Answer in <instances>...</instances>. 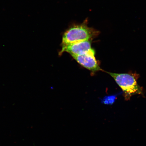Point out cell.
I'll use <instances>...</instances> for the list:
<instances>
[{"label":"cell","mask_w":146,"mask_h":146,"mask_svg":"<svg viewBox=\"0 0 146 146\" xmlns=\"http://www.w3.org/2000/svg\"><path fill=\"white\" fill-rule=\"evenodd\" d=\"M114 78L117 84L122 89L125 100H130L133 96L143 95L142 87L139 85L137 80L139 75L136 73L116 74L106 72Z\"/></svg>","instance_id":"cell-1"},{"label":"cell","mask_w":146,"mask_h":146,"mask_svg":"<svg viewBox=\"0 0 146 146\" xmlns=\"http://www.w3.org/2000/svg\"><path fill=\"white\" fill-rule=\"evenodd\" d=\"M99 32L87 26L86 23L76 25L71 27L63 35L62 46L72 44L90 40L98 35Z\"/></svg>","instance_id":"cell-2"},{"label":"cell","mask_w":146,"mask_h":146,"mask_svg":"<svg viewBox=\"0 0 146 146\" xmlns=\"http://www.w3.org/2000/svg\"><path fill=\"white\" fill-rule=\"evenodd\" d=\"M95 54V51L92 48L84 54L72 57L82 66L92 72L102 70L96 59Z\"/></svg>","instance_id":"cell-3"},{"label":"cell","mask_w":146,"mask_h":146,"mask_svg":"<svg viewBox=\"0 0 146 146\" xmlns=\"http://www.w3.org/2000/svg\"><path fill=\"white\" fill-rule=\"evenodd\" d=\"M90 40L86 41L69 44L62 48L60 54L64 52H66L70 54L72 56L80 55L88 52L91 49Z\"/></svg>","instance_id":"cell-4"},{"label":"cell","mask_w":146,"mask_h":146,"mask_svg":"<svg viewBox=\"0 0 146 146\" xmlns=\"http://www.w3.org/2000/svg\"><path fill=\"white\" fill-rule=\"evenodd\" d=\"M118 94L114 95L105 96L101 100V103L106 105H112L113 104L117 98Z\"/></svg>","instance_id":"cell-5"}]
</instances>
